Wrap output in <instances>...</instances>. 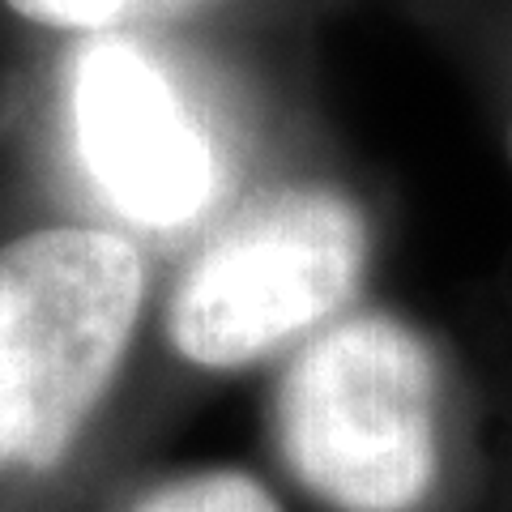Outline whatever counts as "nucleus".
<instances>
[{
    "instance_id": "f257e3e1",
    "label": "nucleus",
    "mask_w": 512,
    "mask_h": 512,
    "mask_svg": "<svg viewBox=\"0 0 512 512\" xmlns=\"http://www.w3.org/2000/svg\"><path fill=\"white\" fill-rule=\"evenodd\" d=\"M278 444L338 512H419L444 474L440 359L414 325L350 316L299 350L278 393Z\"/></svg>"
},
{
    "instance_id": "f03ea898",
    "label": "nucleus",
    "mask_w": 512,
    "mask_h": 512,
    "mask_svg": "<svg viewBox=\"0 0 512 512\" xmlns=\"http://www.w3.org/2000/svg\"><path fill=\"white\" fill-rule=\"evenodd\" d=\"M137 248L56 227L0 248V466L52 470L107 393L141 312Z\"/></svg>"
},
{
    "instance_id": "7ed1b4c3",
    "label": "nucleus",
    "mask_w": 512,
    "mask_h": 512,
    "mask_svg": "<svg viewBox=\"0 0 512 512\" xmlns=\"http://www.w3.org/2000/svg\"><path fill=\"white\" fill-rule=\"evenodd\" d=\"M372 231L338 188H286L231 222L171 299V342L201 367H244L355 295Z\"/></svg>"
},
{
    "instance_id": "20e7f679",
    "label": "nucleus",
    "mask_w": 512,
    "mask_h": 512,
    "mask_svg": "<svg viewBox=\"0 0 512 512\" xmlns=\"http://www.w3.org/2000/svg\"><path fill=\"white\" fill-rule=\"evenodd\" d=\"M73 133L107 201L154 231L184 227L214 197L210 137L146 47L99 39L77 56Z\"/></svg>"
},
{
    "instance_id": "39448f33",
    "label": "nucleus",
    "mask_w": 512,
    "mask_h": 512,
    "mask_svg": "<svg viewBox=\"0 0 512 512\" xmlns=\"http://www.w3.org/2000/svg\"><path fill=\"white\" fill-rule=\"evenodd\" d=\"M128 512H282V508L252 474L205 470L154 487Z\"/></svg>"
},
{
    "instance_id": "423d86ee",
    "label": "nucleus",
    "mask_w": 512,
    "mask_h": 512,
    "mask_svg": "<svg viewBox=\"0 0 512 512\" xmlns=\"http://www.w3.org/2000/svg\"><path fill=\"white\" fill-rule=\"evenodd\" d=\"M18 13L47 26H86V30H103L116 26L133 13H150V9H171L184 0H9Z\"/></svg>"
}]
</instances>
